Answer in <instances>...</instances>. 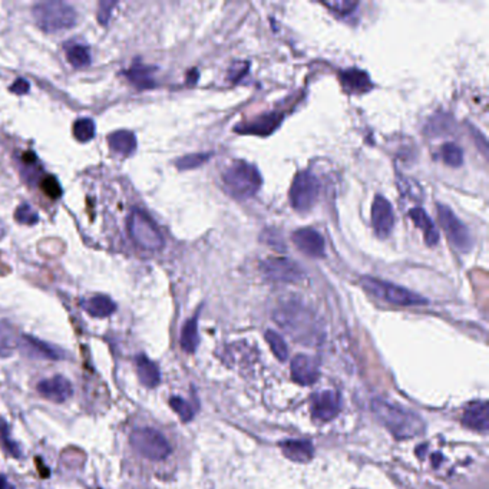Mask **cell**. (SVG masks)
Wrapping results in <instances>:
<instances>
[{
	"instance_id": "35",
	"label": "cell",
	"mask_w": 489,
	"mask_h": 489,
	"mask_svg": "<svg viewBox=\"0 0 489 489\" xmlns=\"http://www.w3.org/2000/svg\"><path fill=\"white\" fill-rule=\"evenodd\" d=\"M15 219L18 222H20V224H25V226H33L36 224V222L39 221V215L37 212L30 207V204L25 203V204H20L16 211H15Z\"/></svg>"
},
{
	"instance_id": "6",
	"label": "cell",
	"mask_w": 489,
	"mask_h": 489,
	"mask_svg": "<svg viewBox=\"0 0 489 489\" xmlns=\"http://www.w3.org/2000/svg\"><path fill=\"white\" fill-rule=\"evenodd\" d=\"M362 284L363 287L372 293L373 296L387 301V303H392V304H396V306H405V307H409V306H423L428 303V300L402 286H397V284H393L390 282H383V280H379V279H375V277H363L362 279Z\"/></svg>"
},
{
	"instance_id": "2",
	"label": "cell",
	"mask_w": 489,
	"mask_h": 489,
	"mask_svg": "<svg viewBox=\"0 0 489 489\" xmlns=\"http://www.w3.org/2000/svg\"><path fill=\"white\" fill-rule=\"evenodd\" d=\"M372 411L383 426L397 439L416 437L425 430V423L419 415L399 405L390 404L385 399H373Z\"/></svg>"
},
{
	"instance_id": "20",
	"label": "cell",
	"mask_w": 489,
	"mask_h": 489,
	"mask_svg": "<svg viewBox=\"0 0 489 489\" xmlns=\"http://www.w3.org/2000/svg\"><path fill=\"white\" fill-rule=\"evenodd\" d=\"M157 68L144 65L141 61H135L133 65L125 72L126 78L132 85H135L138 89H151L155 86V73Z\"/></svg>"
},
{
	"instance_id": "40",
	"label": "cell",
	"mask_w": 489,
	"mask_h": 489,
	"mask_svg": "<svg viewBox=\"0 0 489 489\" xmlns=\"http://www.w3.org/2000/svg\"><path fill=\"white\" fill-rule=\"evenodd\" d=\"M116 6L115 2H101L99 4V13H98V20L101 25H107L111 16V11Z\"/></svg>"
},
{
	"instance_id": "33",
	"label": "cell",
	"mask_w": 489,
	"mask_h": 489,
	"mask_svg": "<svg viewBox=\"0 0 489 489\" xmlns=\"http://www.w3.org/2000/svg\"><path fill=\"white\" fill-rule=\"evenodd\" d=\"M169 405H171V408L174 409V412H175L178 416H180L184 422H188V421L193 419V416H194V409H193V406H191L188 402H186L184 399L178 397V396H174V397L169 399Z\"/></svg>"
},
{
	"instance_id": "31",
	"label": "cell",
	"mask_w": 489,
	"mask_h": 489,
	"mask_svg": "<svg viewBox=\"0 0 489 489\" xmlns=\"http://www.w3.org/2000/svg\"><path fill=\"white\" fill-rule=\"evenodd\" d=\"M280 123V118H277L276 115H272V116H261L258 118L255 122L250 123L246 129V132H250V133H260V135H265V132H264V128H267V132H273V129Z\"/></svg>"
},
{
	"instance_id": "32",
	"label": "cell",
	"mask_w": 489,
	"mask_h": 489,
	"mask_svg": "<svg viewBox=\"0 0 489 489\" xmlns=\"http://www.w3.org/2000/svg\"><path fill=\"white\" fill-rule=\"evenodd\" d=\"M451 123L452 119L448 115H437L430 118L428 123V129L430 135H442V133H447L451 131Z\"/></svg>"
},
{
	"instance_id": "18",
	"label": "cell",
	"mask_w": 489,
	"mask_h": 489,
	"mask_svg": "<svg viewBox=\"0 0 489 489\" xmlns=\"http://www.w3.org/2000/svg\"><path fill=\"white\" fill-rule=\"evenodd\" d=\"M409 217L413 221V224L422 230L425 243L429 247H433L439 243V231L436 230L433 221L428 215V212L422 207H415L409 211Z\"/></svg>"
},
{
	"instance_id": "11",
	"label": "cell",
	"mask_w": 489,
	"mask_h": 489,
	"mask_svg": "<svg viewBox=\"0 0 489 489\" xmlns=\"http://www.w3.org/2000/svg\"><path fill=\"white\" fill-rule=\"evenodd\" d=\"M372 226L379 239L389 237L394 227L393 207L383 195H376L372 203Z\"/></svg>"
},
{
	"instance_id": "38",
	"label": "cell",
	"mask_w": 489,
	"mask_h": 489,
	"mask_svg": "<svg viewBox=\"0 0 489 489\" xmlns=\"http://www.w3.org/2000/svg\"><path fill=\"white\" fill-rule=\"evenodd\" d=\"M42 190L47 193L51 198H59L62 194L61 186L58 184V181L55 180L54 176H48L47 180L42 183Z\"/></svg>"
},
{
	"instance_id": "22",
	"label": "cell",
	"mask_w": 489,
	"mask_h": 489,
	"mask_svg": "<svg viewBox=\"0 0 489 489\" xmlns=\"http://www.w3.org/2000/svg\"><path fill=\"white\" fill-rule=\"evenodd\" d=\"M108 144L114 152L123 155V157L131 155L133 151L137 150L135 133L131 132V131H126V129L115 131L108 137Z\"/></svg>"
},
{
	"instance_id": "15",
	"label": "cell",
	"mask_w": 489,
	"mask_h": 489,
	"mask_svg": "<svg viewBox=\"0 0 489 489\" xmlns=\"http://www.w3.org/2000/svg\"><path fill=\"white\" fill-rule=\"evenodd\" d=\"M37 392L52 402L62 404L72 396V385L64 376H55L52 379H44L37 383Z\"/></svg>"
},
{
	"instance_id": "36",
	"label": "cell",
	"mask_w": 489,
	"mask_h": 489,
	"mask_svg": "<svg viewBox=\"0 0 489 489\" xmlns=\"http://www.w3.org/2000/svg\"><path fill=\"white\" fill-rule=\"evenodd\" d=\"M322 5L332 12L340 15V16H347L351 15L356 8L359 6L358 2H350V0H336V2H322Z\"/></svg>"
},
{
	"instance_id": "10",
	"label": "cell",
	"mask_w": 489,
	"mask_h": 489,
	"mask_svg": "<svg viewBox=\"0 0 489 489\" xmlns=\"http://www.w3.org/2000/svg\"><path fill=\"white\" fill-rule=\"evenodd\" d=\"M265 279L274 283H297L304 277L301 267L287 257H272L261 262Z\"/></svg>"
},
{
	"instance_id": "5",
	"label": "cell",
	"mask_w": 489,
	"mask_h": 489,
	"mask_svg": "<svg viewBox=\"0 0 489 489\" xmlns=\"http://www.w3.org/2000/svg\"><path fill=\"white\" fill-rule=\"evenodd\" d=\"M128 233L131 239L144 250L158 251L164 247V237L158 226L147 212L135 208L131 211L128 218Z\"/></svg>"
},
{
	"instance_id": "27",
	"label": "cell",
	"mask_w": 489,
	"mask_h": 489,
	"mask_svg": "<svg viewBox=\"0 0 489 489\" xmlns=\"http://www.w3.org/2000/svg\"><path fill=\"white\" fill-rule=\"evenodd\" d=\"M66 58L73 68H86L92 62L91 51L85 44H71L66 48Z\"/></svg>"
},
{
	"instance_id": "21",
	"label": "cell",
	"mask_w": 489,
	"mask_h": 489,
	"mask_svg": "<svg viewBox=\"0 0 489 489\" xmlns=\"http://www.w3.org/2000/svg\"><path fill=\"white\" fill-rule=\"evenodd\" d=\"M22 344L23 349L28 354L33 356V358H39V359H52V361H58L62 358V354L58 349L49 346L48 343H43L39 339H35L32 336H23L22 337Z\"/></svg>"
},
{
	"instance_id": "4",
	"label": "cell",
	"mask_w": 489,
	"mask_h": 489,
	"mask_svg": "<svg viewBox=\"0 0 489 489\" xmlns=\"http://www.w3.org/2000/svg\"><path fill=\"white\" fill-rule=\"evenodd\" d=\"M33 19L37 28L47 33L66 30L75 26L76 12L65 2H40L32 9Z\"/></svg>"
},
{
	"instance_id": "19",
	"label": "cell",
	"mask_w": 489,
	"mask_h": 489,
	"mask_svg": "<svg viewBox=\"0 0 489 489\" xmlns=\"http://www.w3.org/2000/svg\"><path fill=\"white\" fill-rule=\"evenodd\" d=\"M340 80L343 87L350 94H362L368 92L369 89H372V82L370 78L366 72L359 71V69H349L340 73Z\"/></svg>"
},
{
	"instance_id": "25",
	"label": "cell",
	"mask_w": 489,
	"mask_h": 489,
	"mask_svg": "<svg viewBox=\"0 0 489 489\" xmlns=\"http://www.w3.org/2000/svg\"><path fill=\"white\" fill-rule=\"evenodd\" d=\"M198 315L190 319L181 332V347L187 353H194L198 346Z\"/></svg>"
},
{
	"instance_id": "42",
	"label": "cell",
	"mask_w": 489,
	"mask_h": 489,
	"mask_svg": "<svg viewBox=\"0 0 489 489\" xmlns=\"http://www.w3.org/2000/svg\"><path fill=\"white\" fill-rule=\"evenodd\" d=\"M0 489H15L12 483L5 476H0Z\"/></svg>"
},
{
	"instance_id": "8",
	"label": "cell",
	"mask_w": 489,
	"mask_h": 489,
	"mask_svg": "<svg viewBox=\"0 0 489 489\" xmlns=\"http://www.w3.org/2000/svg\"><path fill=\"white\" fill-rule=\"evenodd\" d=\"M320 193V183L318 176L308 171H300L290 186L289 200L293 210L307 212L315 207Z\"/></svg>"
},
{
	"instance_id": "9",
	"label": "cell",
	"mask_w": 489,
	"mask_h": 489,
	"mask_svg": "<svg viewBox=\"0 0 489 489\" xmlns=\"http://www.w3.org/2000/svg\"><path fill=\"white\" fill-rule=\"evenodd\" d=\"M437 218L451 244L461 253H469L473 244L472 237L455 212L448 205L437 204Z\"/></svg>"
},
{
	"instance_id": "39",
	"label": "cell",
	"mask_w": 489,
	"mask_h": 489,
	"mask_svg": "<svg viewBox=\"0 0 489 489\" xmlns=\"http://www.w3.org/2000/svg\"><path fill=\"white\" fill-rule=\"evenodd\" d=\"M471 133H472L473 141H475L478 150L483 154V157H488V141H486L485 135H482V133L479 131H476V128H473V126H471Z\"/></svg>"
},
{
	"instance_id": "24",
	"label": "cell",
	"mask_w": 489,
	"mask_h": 489,
	"mask_svg": "<svg viewBox=\"0 0 489 489\" xmlns=\"http://www.w3.org/2000/svg\"><path fill=\"white\" fill-rule=\"evenodd\" d=\"M135 366H137V372H138V378L141 380V383L147 387H155L158 386V383L161 382V373L158 366L151 362L145 354H140L137 356L135 359Z\"/></svg>"
},
{
	"instance_id": "30",
	"label": "cell",
	"mask_w": 489,
	"mask_h": 489,
	"mask_svg": "<svg viewBox=\"0 0 489 489\" xmlns=\"http://www.w3.org/2000/svg\"><path fill=\"white\" fill-rule=\"evenodd\" d=\"M265 340H267V343H269L272 351L274 353V356L279 361H286L287 359V354H289L287 344H286V342L283 340V337L279 333H276L273 330H269V332L265 333Z\"/></svg>"
},
{
	"instance_id": "37",
	"label": "cell",
	"mask_w": 489,
	"mask_h": 489,
	"mask_svg": "<svg viewBox=\"0 0 489 489\" xmlns=\"http://www.w3.org/2000/svg\"><path fill=\"white\" fill-rule=\"evenodd\" d=\"M0 439H2V445H4V448L11 454L13 455L15 458H19L20 457V449L18 445L15 442H12V439L9 437V432H8V425L5 421L0 422Z\"/></svg>"
},
{
	"instance_id": "29",
	"label": "cell",
	"mask_w": 489,
	"mask_h": 489,
	"mask_svg": "<svg viewBox=\"0 0 489 489\" xmlns=\"http://www.w3.org/2000/svg\"><path fill=\"white\" fill-rule=\"evenodd\" d=\"M440 155L443 162L449 167L458 168L464 164V151L455 143H445L440 148Z\"/></svg>"
},
{
	"instance_id": "17",
	"label": "cell",
	"mask_w": 489,
	"mask_h": 489,
	"mask_svg": "<svg viewBox=\"0 0 489 489\" xmlns=\"http://www.w3.org/2000/svg\"><path fill=\"white\" fill-rule=\"evenodd\" d=\"M462 425L468 429L486 432L489 429V416H488V404L476 402L469 405L462 416Z\"/></svg>"
},
{
	"instance_id": "41",
	"label": "cell",
	"mask_w": 489,
	"mask_h": 489,
	"mask_svg": "<svg viewBox=\"0 0 489 489\" xmlns=\"http://www.w3.org/2000/svg\"><path fill=\"white\" fill-rule=\"evenodd\" d=\"M29 89H30V83L25 78H18L15 83L11 85V91L16 95H25L29 92Z\"/></svg>"
},
{
	"instance_id": "7",
	"label": "cell",
	"mask_w": 489,
	"mask_h": 489,
	"mask_svg": "<svg viewBox=\"0 0 489 489\" xmlns=\"http://www.w3.org/2000/svg\"><path fill=\"white\" fill-rule=\"evenodd\" d=\"M131 445L141 457L150 461H162L171 454V445L165 436L152 428L133 430L131 433Z\"/></svg>"
},
{
	"instance_id": "14",
	"label": "cell",
	"mask_w": 489,
	"mask_h": 489,
	"mask_svg": "<svg viewBox=\"0 0 489 489\" xmlns=\"http://www.w3.org/2000/svg\"><path fill=\"white\" fill-rule=\"evenodd\" d=\"M340 411V397L333 390H325L315 394L311 400V413L316 419L330 421Z\"/></svg>"
},
{
	"instance_id": "43",
	"label": "cell",
	"mask_w": 489,
	"mask_h": 489,
	"mask_svg": "<svg viewBox=\"0 0 489 489\" xmlns=\"http://www.w3.org/2000/svg\"><path fill=\"white\" fill-rule=\"evenodd\" d=\"M5 233H6V227H5L4 222L0 221V239H2V237L5 236Z\"/></svg>"
},
{
	"instance_id": "3",
	"label": "cell",
	"mask_w": 489,
	"mask_h": 489,
	"mask_svg": "<svg viewBox=\"0 0 489 489\" xmlns=\"http://www.w3.org/2000/svg\"><path fill=\"white\" fill-rule=\"evenodd\" d=\"M222 184L227 194L236 200H247L261 188L262 178L258 168L247 161H234L222 172Z\"/></svg>"
},
{
	"instance_id": "13",
	"label": "cell",
	"mask_w": 489,
	"mask_h": 489,
	"mask_svg": "<svg viewBox=\"0 0 489 489\" xmlns=\"http://www.w3.org/2000/svg\"><path fill=\"white\" fill-rule=\"evenodd\" d=\"M291 378L296 383L308 386L319 379V363L307 354H297L291 362Z\"/></svg>"
},
{
	"instance_id": "34",
	"label": "cell",
	"mask_w": 489,
	"mask_h": 489,
	"mask_svg": "<svg viewBox=\"0 0 489 489\" xmlns=\"http://www.w3.org/2000/svg\"><path fill=\"white\" fill-rule=\"evenodd\" d=\"M210 158V154H190V155H186V157H181V158H178L175 161V165L178 169H181V171H186V169H193V168H197L200 165H203L204 162H207Z\"/></svg>"
},
{
	"instance_id": "12",
	"label": "cell",
	"mask_w": 489,
	"mask_h": 489,
	"mask_svg": "<svg viewBox=\"0 0 489 489\" xmlns=\"http://www.w3.org/2000/svg\"><path fill=\"white\" fill-rule=\"evenodd\" d=\"M294 246L311 258H323L326 255V246L322 234L311 227L298 229L291 234Z\"/></svg>"
},
{
	"instance_id": "16",
	"label": "cell",
	"mask_w": 489,
	"mask_h": 489,
	"mask_svg": "<svg viewBox=\"0 0 489 489\" xmlns=\"http://www.w3.org/2000/svg\"><path fill=\"white\" fill-rule=\"evenodd\" d=\"M280 448L284 457L294 462L304 464L315 457V448L308 440H300V439L284 440L280 443Z\"/></svg>"
},
{
	"instance_id": "28",
	"label": "cell",
	"mask_w": 489,
	"mask_h": 489,
	"mask_svg": "<svg viewBox=\"0 0 489 489\" xmlns=\"http://www.w3.org/2000/svg\"><path fill=\"white\" fill-rule=\"evenodd\" d=\"M72 132L79 143H89L95 137V122L91 118H80L73 123Z\"/></svg>"
},
{
	"instance_id": "1",
	"label": "cell",
	"mask_w": 489,
	"mask_h": 489,
	"mask_svg": "<svg viewBox=\"0 0 489 489\" xmlns=\"http://www.w3.org/2000/svg\"><path fill=\"white\" fill-rule=\"evenodd\" d=\"M274 322L294 340L316 346L323 339V327L318 316L297 300L283 301L273 313Z\"/></svg>"
},
{
	"instance_id": "26",
	"label": "cell",
	"mask_w": 489,
	"mask_h": 489,
	"mask_svg": "<svg viewBox=\"0 0 489 489\" xmlns=\"http://www.w3.org/2000/svg\"><path fill=\"white\" fill-rule=\"evenodd\" d=\"M19 344L15 327L8 322H0V356H9Z\"/></svg>"
},
{
	"instance_id": "23",
	"label": "cell",
	"mask_w": 489,
	"mask_h": 489,
	"mask_svg": "<svg viewBox=\"0 0 489 489\" xmlns=\"http://www.w3.org/2000/svg\"><path fill=\"white\" fill-rule=\"evenodd\" d=\"M82 307L87 315H91L92 318H108L111 316L114 311L116 310V304L108 297V296H94L87 300L82 301Z\"/></svg>"
}]
</instances>
